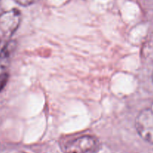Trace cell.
I'll return each mask as SVG.
<instances>
[{"mask_svg": "<svg viewBox=\"0 0 153 153\" xmlns=\"http://www.w3.org/2000/svg\"><path fill=\"white\" fill-rule=\"evenodd\" d=\"M152 109L153 110V104H152Z\"/></svg>", "mask_w": 153, "mask_h": 153, "instance_id": "cell-10", "label": "cell"}, {"mask_svg": "<svg viewBox=\"0 0 153 153\" xmlns=\"http://www.w3.org/2000/svg\"><path fill=\"white\" fill-rule=\"evenodd\" d=\"M98 148L97 139L91 136H82L64 145L65 153H96Z\"/></svg>", "mask_w": 153, "mask_h": 153, "instance_id": "cell-2", "label": "cell"}, {"mask_svg": "<svg viewBox=\"0 0 153 153\" xmlns=\"http://www.w3.org/2000/svg\"><path fill=\"white\" fill-rule=\"evenodd\" d=\"M21 20V14L16 8L2 12L0 14V32L4 36L12 35L17 29Z\"/></svg>", "mask_w": 153, "mask_h": 153, "instance_id": "cell-3", "label": "cell"}, {"mask_svg": "<svg viewBox=\"0 0 153 153\" xmlns=\"http://www.w3.org/2000/svg\"><path fill=\"white\" fill-rule=\"evenodd\" d=\"M152 81H153V73H152Z\"/></svg>", "mask_w": 153, "mask_h": 153, "instance_id": "cell-9", "label": "cell"}, {"mask_svg": "<svg viewBox=\"0 0 153 153\" xmlns=\"http://www.w3.org/2000/svg\"><path fill=\"white\" fill-rule=\"evenodd\" d=\"M16 153H27V152H16Z\"/></svg>", "mask_w": 153, "mask_h": 153, "instance_id": "cell-8", "label": "cell"}, {"mask_svg": "<svg viewBox=\"0 0 153 153\" xmlns=\"http://www.w3.org/2000/svg\"><path fill=\"white\" fill-rule=\"evenodd\" d=\"M8 80V74L7 73L0 74V92L4 88Z\"/></svg>", "mask_w": 153, "mask_h": 153, "instance_id": "cell-5", "label": "cell"}, {"mask_svg": "<svg viewBox=\"0 0 153 153\" xmlns=\"http://www.w3.org/2000/svg\"><path fill=\"white\" fill-rule=\"evenodd\" d=\"M2 13V12H1V0H0V14Z\"/></svg>", "mask_w": 153, "mask_h": 153, "instance_id": "cell-7", "label": "cell"}, {"mask_svg": "<svg viewBox=\"0 0 153 153\" xmlns=\"http://www.w3.org/2000/svg\"><path fill=\"white\" fill-rule=\"evenodd\" d=\"M14 1L21 6H28L35 2L37 0H14Z\"/></svg>", "mask_w": 153, "mask_h": 153, "instance_id": "cell-6", "label": "cell"}, {"mask_svg": "<svg viewBox=\"0 0 153 153\" xmlns=\"http://www.w3.org/2000/svg\"><path fill=\"white\" fill-rule=\"evenodd\" d=\"M135 127L138 134L146 142L153 144V110H143L135 119Z\"/></svg>", "mask_w": 153, "mask_h": 153, "instance_id": "cell-1", "label": "cell"}, {"mask_svg": "<svg viewBox=\"0 0 153 153\" xmlns=\"http://www.w3.org/2000/svg\"><path fill=\"white\" fill-rule=\"evenodd\" d=\"M16 49V41L10 40L0 50V67L5 68L10 64Z\"/></svg>", "mask_w": 153, "mask_h": 153, "instance_id": "cell-4", "label": "cell"}]
</instances>
